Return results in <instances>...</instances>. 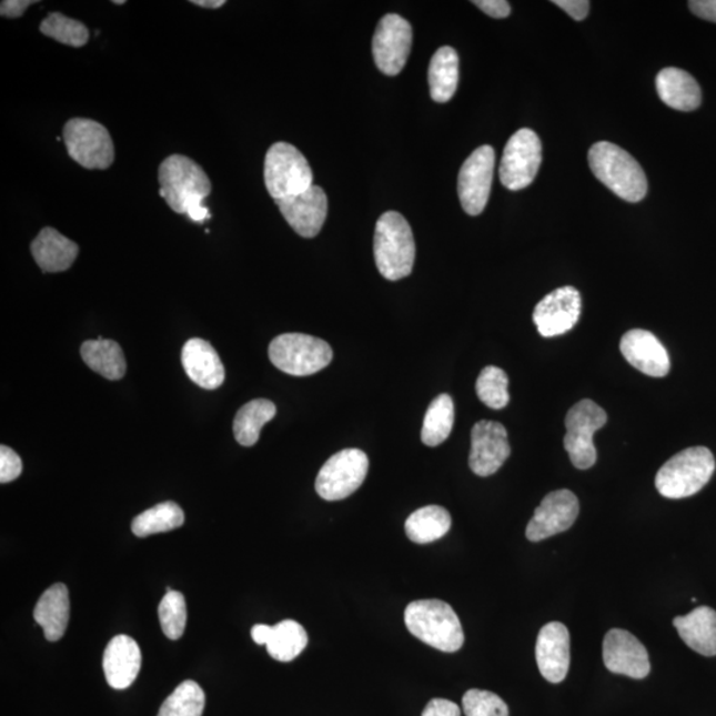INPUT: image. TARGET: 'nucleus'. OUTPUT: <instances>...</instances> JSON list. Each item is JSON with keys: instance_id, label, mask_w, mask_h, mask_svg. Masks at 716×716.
<instances>
[{"instance_id": "obj_1", "label": "nucleus", "mask_w": 716, "mask_h": 716, "mask_svg": "<svg viewBox=\"0 0 716 716\" xmlns=\"http://www.w3.org/2000/svg\"><path fill=\"white\" fill-rule=\"evenodd\" d=\"M593 174L626 202L643 201L647 193L644 169L623 148L608 141L596 142L589 150Z\"/></svg>"}, {"instance_id": "obj_2", "label": "nucleus", "mask_w": 716, "mask_h": 716, "mask_svg": "<svg viewBox=\"0 0 716 716\" xmlns=\"http://www.w3.org/2000/svg\"><path fill=\"white\" fill-rule=\"evenodd\" d=\"M405 624L415 638L436 651L455 653L465 644L458 616L441 599H420L409 604Z\"/></svg>"}, {"instance_id": "obj_3", "label": "nucleus", "mask_w": 716, "mask_h": 716, "mask_svg": "<svg viewBox=\"0 0 716 716\" xmlns=\"http://www.w3.org/2000/svg\"><path fill=\"white\" fill-rule=\"evenodd\" d=\"M160 194L177 214L203 206L211 193L209 175L186 155L172 154L159 169Z\"/></svg>"}, {"instance_id": "obj_4", "label": "nucleus", "mask_w": 716, "mask_h": 716, "mask_svg": "<svg viewBox=\"0 0 716 716\" xmlns=\"http://www.w3.org/2000/svg\"><path fill=\"white\" fill-rule=\"evenodd\" d=\"M374 259L380 274L400 281L412 274L415 242L411 224L397 211L382 214L374 234Z\"/></svg>"}, {"instance_id": "obj_5", "label": "nucleus", "mask_w": 716, "mask_h": 716, "mask_svg": "<svg viewBox=\"0 0 716 716\" xmlns=\"http://www.w3.org/2000/svg\"><path fill=\"white\" fill-rule=\"evenodd\" d=\"M715 472V458L707 447H690L668 460L656 476L658 493L667 500H684L706 486Z\"/></svg>"}, {"instance_id": "obj_6", "label": "nucleus", "mask_w": 716, "mask_h": 716, "mask_svg": "<svg viewBox=\"0 0 716 716\" xmlns=\"http://www.w3.org/2000/svg\"><path fill=\"white\" fill-rule=\"evenodd\" d=\"M264 183L274 201H282L313 186L312 169L298 148L276 142L265 154Z\"/></svg>"}, {"instance_id": "obj_7", "label": "nucleus", "mask_w": 716, "mask_h": 716, "mask_svg": "<svg viewBox=\"0 0 716 716\" xmlns=\"http://www.w3.org/2000/svg\"><path fill=\"white\" fill-rule=\"evenodd\" d=\"M270 360L291 376H311L331 364L332 347L324 340L303 333H284L272 340Z\"/></svg>"}, {"instance_id": "obj_8", "label": "nucleus", "mask_w": 716, "mask_h": 716, "mask_svg": "<svg viewBox=\"0 0 716 716\" xmlns=\"http://www.w3.org/2000/svg\"><path fill=\"white\" fill-rule=\"evenodd\" d=\"M68 154L80 167L105 170L114 162V145L108 129L91 119H72L63 129Z\"/></svg>"}, {"instance_id": "obj_9", "label": "nucleus", "mask_w": 716, "mask_h": 716, "mask_svg": "<svg viewBox=\"0 0 716 716\" xmlns=\"http://www.w3.org/2000/svg\"><path fill=\"white\" fill-rule=\"evenodd\" d=\"M608 421L604 409L592 400L577 402L565 418L567 434L564 436V447L567 450L569 460L578 470H588L595 466L597 452L593 436L597 430L605 426Z\"/></svg>"}, {"instance_id": "obj_10", "label": "nucleus", "mask_w": 716, "mask_h": 716, "mask_svg": "<svg viewBox=\"0 0 716 716\" xmlns=\"http://www.w3.org/2000/svg\"><path fill=\"white\" fill-rule=\"evenodd\" d=\"M370 470V460L359 448H346L331 456L320 470L316 491L329 502L343 501L361 487Z\"/></svg>"}, {"instance_id": "obj_11", "label": "nucleus", "mask_w": 716, "mask_h": 716, "mask_svg": "<svg viewBox=\"0 0 716 716\" xmlns=\"http://www.w3.org/2000/svg\"><path fill=\"white\" fill-rule=\"evenodd\" d=\"M542 141L531 129H521L504 148L500 177L504 188L517 191L534 182L542 165Z\"/></svg>"}, {"instance_id": "obj_12", "label": "nucleus", "mask_w": 716, "mask_h": 716, "mask_svg": "<svg viewBox=\"0 0 716 716\" xmlns=\"http://www.w3.org/2000/svg\"><path fill=\"white\" fill-rule=\"evenodd\" d=\"M495 170V150L484 145L474 150L463 163L458 177V194L468 215H480L486 209Z\"/></svg>"}, {"instance_id": "obj_13", "label": "nucleus", "mask_w": 716, "mask_h": 716, "mask_svg": "<svg viewBox=\"0 0 716 716\" xmlns=\"http://www.w3.org/2000/svg\"><path fill=\"white\" fill-rule=\"evenodd\" d=\"M413 30L406 19L389 13L380 20L373 37V58L382 73L395 77L411 54Z\"/></svg>"}, {"instance_id": "obj_14", "label": "nucleus", "mask_w": 716, "mask_h": 716, "mask_svg": "<svg viewBox=\"0 0 716 716\" xmlns=\"http://www.w3.org/2000/svg\"><path fill=\"white\" fill-rule=\"evenodd\" d=\"M583 300L572 285L548 293L537 303L534 323L543 337L562 336L573 330L582 316Z\"/></svg>"}, {"instance_id": "obj_15", "label": "nucleus", "mask_w": 716, "mask_h": 716, "mask_svg": "<svg viewBox=\"0 0 716 716\" xmlns=\"http://www.w3.org/2000/svg\"><path fill=\"white\" fill-rule=\"evenodd\" d=\"M579 513L577 496L569 490H557L544 497L527 525L525 536L530 542L562 534L575 524Z\"/></svg>"}, {"instance_id": "obj_16", "label": "nucleus", "mask_w": 716, "mask_h": 716, "mask_svg": "<svg viewBox=\"0 0 716 716\" xmlns=\"http://www.w3.org/2000/svg\"><path fill=\"white\" fill-rule=\"evenodd\" d=\"M511 447L506 427L500 422L480 421L472 430L468 465L477 476H490L508 460Z\"/></svg>"}, {"instance_id": "obj_17", "label": "nucleus", "mask_w": 716, "mask_h": 716, "mask_svg": "<svg viewBox=\"0 0 716 716\" xmlns=\"http://www.w3.org/2000/svg\"><path fill=\"white\" fill-rule=\"evenodd\" d=\"M604 664L609 672L644 679L651 673L649 654L632 633L612 629L606 633L603 644Z\"/></svg>"}, {"instance_id": "obj_18", "label": "nucleus", "mask_w": 716, "mask_h": 716, "mask_svg": "<svg viewBox=\"0 0 716 716\" xmlns=\"http://www.w3.org/2000/svg\"><path fill=\"white\" fill-rule=\"evenodd\" d=\"M276 204L284 220L303 238H315L322 231L329 214V198L316 185L302 194L276 201Z\"/></svg>"}, {"instance_id": "obj_19", "label": "nucleus", "mask_w": 716, "mask_h": 716, "mask_svg": "<svg viewBox=\"0 0 716 716\" xmlns=\"http://www.w3.org/2000/svg\"><path fill=\"white\" fill-rule=\"evenodd\" d=\"M536 663L543 677L561 684L569 672L571 637L567 626L549 623L542 627L536 641Z\"/></svg>"}, {"instance_id": "obj_20", "label": "nucleus", "mask_w": 716, "mask_h": 716, "mask_svg": "<svg viewBox=\"0 0 716 716\" xmlns=\"http://www.w3.org/2000/svg\"><path fill=\"white\" fill-rule=\"evenodd\" d=\"M621 353L632 366L651 377L670 372V357L663 343L649 331L632 330L621 339Z\"/></svg>"}, {"instance_id": "obj_21", "label": "nucleus", "mask_w": 716, "mask_h": 716, "mask_svg": "<svg viewBox=\"0 0 716 716\" xmlns=\"http://www.w3.org/2000/svg\"><path fill=\"white\" fill-rule=\"evenodd\" d=\"M141 663L139 644L125 634L115 636L108 644L102 659L108 685L115 690H125L138 678Z\"/></svg>"}, {"instance_id": "obj_22", "label": "nucleus", "mask_w": 716, "mask_h": 716, "mask_svg": "<svg viewBox=\"0 0 716 716\" xmlns=\"http://www.w3.org/2000/svg\"><path fill=\"white\" fill-rule=\"evenodd\" d=\"M182 365L189 379L198 386L214 391L223 384L224 366L220 354L206 340L188 341L182 350Z\"/></svg>"}, {"instance_id": "obj_23", "label": "nucleus", "mask_w": 716, "mask_h": 716, "mask_svg": "<svg viewBox=\"0 0 716 716\" xmlns=\"http://www.w3.org/2000/svg\"><path fill=\"white\" fill-rule=\"evenodd\" d=\"M79 245L61 235L58 230L44 228L31 243V252L43 272H63L70 270L79 255Z\"/></svg>"}, {"instance_id": "obj_24", "label": "nucleus", "mask_w": 716, "mask_h": 716, "mask_svg": "<svg viewBox=\"0 0 716 716\" xmlns=\"http://www.w3.org/2000/svg\"><path fill=\"white\" fill-rule=\"evenodd\" d=\"M656 87L659 99L675 111L692 112L700 105L702 92L697 80L679 68L670 67L660 71Z\"/></svg>"}, {"instance_id": "obj_25", "label": "nucleus", "mask_w": 716, "mask_h": 716, "mask_svg": "<svg viewBox=\"0 0 716 716\" xmlns=\"http://www.w3.org/2000/svg\"><path fill=\"white\" fill-rule=\"evenodd\" d=\"M70 593L64 584L58 583L47 589L33 611V618L43 627L44 637L51 643L63 638L70 623Z\"/></svg>"}, {"instance_id": "obj_26", "label": "nucleus", "mask_w": 716, "mask_h": 716, "mask_svg": "<svg viewBox=\"0 0 716 716\" xmlns=\"http://www.w3.org/2000/svg\"><path fill=\"white\" fill-rule=\"evenodd\" d=\"M675 629L684 643L702 656H716V612L708 606H699L686 616L675 617Z\"/></svg>"}, {"instance_id": "obj_27", "label": "nucleus", "mask_w": 716, "mask_h": 716, "mask_svg": "<svg viewBox=\"0 0 716 716\" xmlns=\"http://www.w3.org/2000/svg\"><path fill=\"white\" fill-rule=\"evenodd\" d=\"M460 81V58L452 47H442L434 53L428 67L430 95L436 102L454 98Z\"/></svg>"}, {"instance_id": "obj_28", "label": "nucleus", "mask_w": 716, "mask_h": 716, "mask_svg": "<svg viewBox=\"0 0 716 716\" xmlns=\"http://www.w3.org/2000/svg\"><path fill=\"white\" fill-rule=\"evenodd\" d=\"M81 357L84 363L102 377L118 381L125 376L127 363L121 346L113 340L85 341L81 346Z\"/></svg>"}, {"instance_id": "obj_29", "label": "nucleus", "mask_w": 716, "mask_h": 716, "mask_svg": "<svg viewBox=\"0 0 716 716\" xmlns=\"http://www.w3.org/2000/svg\"><path fill=\"white\" fill-rule=\"evenodd\" d=\"M276 406L274 402L259 399L249 402L235 415L234 435L242 446H254L261 436L262 428L268 422L274 420Z\"/></svg>"}, {"instance_id": "obj_30", "label": "nucleus", "mask_w": 716, "mask_h": 716, "mask_svg": "<svg viewBox=\"0 0 716 716\" xmlns=\"http://www.w3.org/2000/svg\"><path fill=\"white\" fill-rule=\"evenodd\" d=\"M452 528V516L440 506H426L407 517L405 531L409 538L417 544H428L445 536Z\"/></svg>"}, {"instance_id": "obj_31", "label": "nucleus", "mask_w": 716, "mask_h": 716, "mask_svg": "<svg viewBox=\"0 0 716 716\" xmlns=\"http://www.w3.org/2000/svg\"><path fill=\"white\" fill-rule=\"evenodd\" d=\"M306 644L309 636L304 627L296 621L285 619L272 626V634L265 646L272 658L281 663H291L304 652Z\"/></svg>"}, {"instance_id": "obj_32", "label": "nucleus", "mask_w": 716, "mask_h": 716, "mask_svg": "<svg viewBox=\"0 0 716 716\" xmlns=\"http://www.w3.org/2000/svg\"><path fill=\"white\" fill-rule=\"evenodd\" d=\"M454 402L448 394H441L430 404L422 426L421 438L426 446L435 447L453 432Z\"/></svg>"}, {"instance_id": "obj_33", "label": "nucleus", "mask_w": 716, "mask_h": 716, "mask_svg": "<svg viewBox=\"0 0 716 716\" xmlns=\"http://www.w3.org/2000/svg\"><path fill=\"white\" fill-rule=\"evenodd\" d=\"M185 523V514L179 504L165 502L143 511L132 523L133 534L138 537L162 534L173 531Z\"/></svg>"}, {"instance_id": "obj_34", "label": "nucleus", "mask_w": 716, "mask_h": 716, "mask_svg": "<svg viewBox=\"0 0 716 716\" xmlns=\"http://www.w3.org/2000/svg\"><path fill=\"white\" fill-rule=\"evenodd\" d=\"M204 705L206 695L201 686L194 680H185L163 702L157 716H202Z\"/></svg>"}, {"instance_id": "obj_35", "label": "nucleus", "mask_w": 716, "mask_h": 716, "mask_svg": "<svg viewBox=\"0 0 716 716\" xmlns=\"http://www.w3.org/2000/svg\"><path fill=\"white\" fill-rule=\"evenodd\" d=\"M39 30L43 36L74 48L84 47L90 40V31L84 23L60 12L48 13V17L40 23Z\"/></svg>"}, {"instance_id": "obj_36", "label": "nucleus", "mask_w": 716, "mask_h": 716, "mask_svg": "<svg viewBox=\"0 0 716 716\" xmlns=\"http://www.w3.org/2000/svg\"><path fill=\"white\" fill-rule=\"evenodd\" d=\"M476 394L484 405L501 411L508 405V377L497 366H486L476 380Z\"/></svg>"}, {"instance_id": "obj_37", "label": "nucleus", "mask_w": 716, "mask_h": 716, "mask_svg": "<svg viewBox=\"0 0 716 716\" xmlns=\"http://www.w3.org/2000/svg\"><path fill=\"white\" fill-rule=\"evenodd\" d=\"M159 617L163 634L169 639H180L188 623L186 599L181 592H168L161 599Z\"/></svg>"}, {"instance_id": "obj_38", "label": "nucleus", "mask_w": 716, "mask_h": 716, "mask_svg": "<svg viewBox=\"0 0 716 716\" xmlns=\"http://www.w3.org/2000/svg\"><path fill=\"white\" fill-rule=\"evenodd\" d=\"M466 716H510L508 706L500 695L472 688L462 699Z\"/></svg>"}, {"instance_id": "obj_39", "label": "nucleus", "mask_w": 716, "mask_h": 716, "mask_svg": "<svg viewBox=\"0 0 716 716\" xmlns=\"http://www.w3.org/2000/svg\"><path fill=\"white\" fill-rule=\"evenodd\" d=\"M23 463L12 448L0 447V482L10 483L22 474Z\"/></svg>"}, {"instance_id": "obj_40", "label": "nucleus", "mask_w": 716, "mask_h": 716, "mask_svg": "<svg viewBox=\"0 0 716 716\" xmlns=\"http://www.w3.org/2000/svg\"><path fill=\"white\" fill-rule=\"evenodd\" d=\"M422 716H461V708L452 700L435 698L428 702Z\"/></svg>"}, {"instance_id": "obj_41", "label": "nucleus", "mask_w": 716, "mask_h": 716, "mask_svg": "<svg viewBox=\"0 0 716 716\" xmlns=\"http://www.w3.org/2000/svg\"><path fill=\"white\" fill-rule=\"evenodd\" d=\"M473 3L477 9L495 19L507 18L511 12V6L506 0H475Z\"/></svg>"}, {"instance_id": "obj_42", "label": "nucleus", "mask_w": 716, "mask_h": 716, "mask_svg": "<svg viewBox=\"0 0 716 716\" xmlns=\"http://www.w3.org/2000/svg\"><path fill=\"white\" fill-rule=\"evenodd\" d=\"M554 4L561 7L572 19L584 20L588 17L591 3L588 0H555Z\"/></svg>"}, {"instance_id": "obj_43", "label": "nucleus", "mask_w": 716, "mask_h": 716, "mask_svg": "<svg viewBox=\"0 0 716 716\" xmlns=\"http://www.w3.org/2000/svg\"><path fill=\"white\" fill-rule=\"evenodd\" d=\"M36 3V0H4L0 4V16L10 19L20 18L30 6Z\"/></svg>"}, {"instance_id": "obj_44", "label": "nucleus", "mask_w": 716, "mask_h": 716, "mask_svg": "<svg viewBox=\"0 0 716 716\" xmlns=\"http://www.w3.org/2000/svg\"><path fill=\"white\" fill-rule=\"evenodd\" d=\"M688 7L698 18L716 23V0H692Z\"/></svg>"}, {"instance_id": "obj_45", "label": "nucleus", "mask_w": 716, "mask_h": 716, "mask_svg": "<svg viewBox=\"0 0 716 716\" xmlns=\"http://www.w3.org/2000/svg\"><path fill=\"white\" fill-rule=\"evenodd\" d=\"M272 634V626L258 624L251 629V637L258 645H268Z\"/></svg>"}, {"instance_id": "obj_46", "label": "nucleus", "mask_w": 716, "mask_h": 716, "mask_svg": "<svg viewBox=\"0 0 716 716\" xmlns=\"http://www.w3.org/2000/svg\"><path fill=\"white\" fill-rule=\"evenodd\" d=\"M191 4H195L198 7H202V9H209V10H216L221 9L226 2L224 0H193V2H190Z\"/></svg>"}, {"instance_id": "obj_47", "label": "nucleus", "mask_w": 716, "mask_h": 716, "mask_svg": "<svg viewBox=\"0 0 716 716\" xmlns=\"http://www.w3.org/2000/svg\"><path fill=\"white\" fill-rule=\"evenodd\" d=\"M113 4H125V0H113Z\"/></svg>"}]
</instances>
